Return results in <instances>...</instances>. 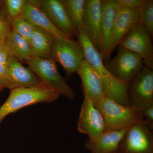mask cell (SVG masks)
Returning a JSON list of instances; mask_svg holds the SVG:
<instances>
[{"label": "cell", "instance_id": "cell-1", "mask_svg": "<svg viewBox=\"0 0 153 153\" xmlns=\"http://www.w3.org/2000/svg\"><path fill=\"white\" fill-rule=\"evenodd\" d=\"M77 41L84 51L85 60L95 70L107 96L120 104L130 106L128 98L129 83L122 82L114 76L103 63L100 53L82 27L77 29Z\"/></svg>", "mask_w": 153, "mask_h": 153}, {"label": "cell", "instance_id": "cell-2", "mask_svg": "<svg viewBox=\"0 0 153 153\" xmlns=\"http://www.w3.org/2000/svg\"><path fill=\"white\" fill-rule=\"evenodd\" d=\"M60 95L43 82L31 88H18L11 90L8 98L0 107V123L6 116L25 107L57 100Z\"/></svg>", "mask_w": 153, "mask_h": 153}, {"label": "cell", "instance_id": "cell-3", "mask_svg": "<svg viewBox=\"0 0 153 153\" xmlns=\"http://www.w3.org/2000/svg\"><path fill=\"white\" fill-rule=\"evenodd\" d=\"M94 104L103 116L105 131L127 129L143 120L142 114L137 110L131 106L120 104L107 96Z\"/></svg>", "mask_w": 153, "mask_h": 153}, {"label": "cell", "instance_id": "cell-4", "mask_svg": "<svg viewBox=\"0 0 153 153\" xmlns=\"http://www.w3.org/2000/svg\"><path fill=\"white\" fill-rule=\"evenodd\" d=\"M26 63L28 68L41 82L57 91L60 95L70 100L75 99L76 94L59 73L54 59L33 57Z\"/></svg>", "mask_w": 153, "mask_h": 153}, {"label": "cell", "instance_id": "cell-5", "mask_svg": "<svg viewBox=\"0 0 153 153\" xmlns=\"http://www.w3.org/2000/svg\"><path fill=\"white\" fill-rule=\"evenodd\" d=\"M52 58L60 63L67 78L76 73L85 59L83 49L79 41L69 38H55Z\"/></svg>", "mask_w": 153, "mask_h": 153}, {"label": "cell", "instance_id": "cell-6", "mask_svg": "<svg viewBox=\"0 0 153 153\" xmlns=\"http://www.w3.org/2000/svg\"><path fill=\"white\" fill-rule=\"evenodd\" d=\"M127 94L130 106L143 114L153 103V69L144 66L129 83Z\"/></svg>", "mask_w": 153, "mask_h": 153}, {"label": "cell", "instance_id": "cell-7", "mask_svg": "<svg viewBox=\"0 0 153 153\" xmlns=\"http://www.w3.org/2000/svg\"><path fill=\"white\" fill-rule=\"evenodd\" d=\"M152 38L147 29L138 22L117 46L134 52L141 57L144 66L153 69Z\"/></svg>", "mask_w": 153, "mask_h": 153}, {"label": "cell", "instance_id": "cell-8", "mask_svg": "<svg viewBox=\"0 0 153 153\" xmlns=\"http://www.w3.org/2000/svg\"><path fill=\"white\" fill-rule=\"evenodd\" d=\"M105 65L114 76L125 83H129L144 66L138 55L120 47H118L114 58L105 62Z\"/></svg>", "mask_w": 153, "mask_h": 153}, {"label": "cell", "instance_id": "cell-9", "mask_svg": "<svg viewBox=\"0 0 153 153\" xmlns=\"http://www.w3.org/2000/svg\"><path fill=\"white\" fill-rule=\"evenodd\" d=\"M117 152L119 153H153V134L143 120L127 130Z\"/></svg>", "mask_w": 153, "mask_h": 153}, {"label": "cell", "instance_id": "cell-10", "mask_svg": "<svg viewBox=\"0 0 153 153\" xmlns=\"http://www.w3.org/2000/svg\"><path fill=\"white\" fill-rule=\"evenodd\" d=\"M79 132L87 135L89 140H98L105 130L104 119L99 110L89 99L84 97L77 126Z\"/></svg>", "mask_w": 153, "mask_h": 153}, {"label": "cell", "instance_id": "cell-11", "mask_svg": "<svg viewBox=\"0 0 153 153\" xmlns=\"http://www.w3.org/2000/svg\"><path fill=\"white\" fill-rule=\"evenodd\" d=\"M31 1L41 10L55 27L61 33L71 39L77 37V30L68 18L62 0H40Z\"/></svg>", "mask_w": 153, "mask_h": 153}, {"label": "cell", "instance_id": "cell-12", "mask_svg": "<svg viewBox=\"0 0 153 153\" xmlns=\"http://www.w3.org/2000/svg\"><path fill=\"white\" fill-rule=\"evenodd\" d=\"M102 18L100 53L103 61L110 57V48L115 19L119 7L114 0H101Z\"/></svg>", "mask_w": 153, "mask_h": 153}, {"label": "cell", "instance_id": "cell-13", "mask_svg": "<svg viewBox=\"0 0 153 153\" xmlns=\"http://www.w3.org/2000/svg\"><path fill=\"white\" fill-rule=\"evenodd\" d=\"M76 73L82 81L84 97L89 99L95 104L106 96L98 75L85 59L82 60Z\"/></svg>", "mask_w": 153, "mask_h": 153}, {"label": "cell", "instance_id": "cell-14", "mask_svg": "<svg viewBox=\"0 0 153 153\" xmlns=\"http://www.w3.org/2000/svg\"><path fill=\"white\" fill-rule=\"evenodd\" d=\"M101 18V0H85L82 28L99 52L100 47Z\"/></svg>", "mask_w": 153, "mask_h": 153}, {"label": "cell", "instance_id": "cell-15", "mask_svg": "<svg viewBox=\"0 0 153 153\" xmlns=\"http://www.w3.org/2000/svg\"><path fill=\"white\" fill-rule=\"evenodd\" d=\"M138 22L137 10L119 8L116 16L111 44L110 53L112 54L120 41Z\"/></svg>", "mask_w": 153, "mask_h": 153}, {"label": "cell", "instance_id": "cell-16", "mask_svg": "<svg viewBox=\"0 0 153 153\" xmlns=\"http://www.w3.org/2000/svg\"><path fill=\"white\" fill-rule=\"evenodd\" d=\"M7 66L9 89L11 90L18 88L34 87L41 82L29 68L13 57H10Z\"/></svg>", "mask_w": 153, "mask_h": 153}, {"label": "cell", "instance_id": "cell-17", "mask_svg": "<svg viewBox=\"0 0 153 153\" xmlns=\"http://www.w3.org/2000/svg\"><path fill=\"white\" fill-rule=\"evenodd\" d=\"M22 16L33 27L46 30L55 38H69L55 27L46 15L31 1H26Z\"/></svg>", "mask_w": 153, "mask_h": 153}, {"label": "cell", "instance_id": "cell-18", "mask_svg": "<svg viewBox=\"0 0 153 153\" xmlns=\"http://www.w3.org/2000/svg\"><path fill=\"white\" fill-rule=\"evenodd\" d=\"M55 37L41 28L33 27L30 42L33 57L44 59L52 58V48Z\"/></svg>", "mask_w": 153, "mask_h": 153}, {"label": "cell", "instance_id": "cell-19", "mask_svg": "<svg viewBox=\"0 0 153 153\" xmlns=\"http://www.w3.org/2000/svg\"><path fill=\"white\" fill-rule=\"evenodd\" d=\"M128 129L105 131L98 140L91 142L88 140L84 143V146L91 153L114 152L117 151L120 143Z\"/></svg>", "mask_w": 153, "mask_h": 153}, {"label": "cell", "instance_id": "cell-20", "mask_svg": "<svg viewBox=\"0 0 153 153\" xmlns=\"http://www.w3.org/2000/svg\"><path fill=\"white\" fill-rule=\"evenodd\" d=\"M4 44L10 56L20 62H26L33 57L29 42L12 30L8 35Z\"/></svg>", "mask_w": 153, "mask_h": 153}, {"label": "cell", "instance_id": "cell-21", "mask_svg": "<svg viewBox=\"0 0 153 153\" xmlns=\"http://www.w3.org/2000/svg\"><path fill=\"white\" fill-rule=\"evenodd\" d=\"M68 18L74 28H83L85 0H62Z\"/></svg>", "mask_w": 153, "mask_h": 153}, {"label": "cell", "instance_id": "cell-22", "mask_svg": "<svg viewBox=\"0 0 153 153\" xmlns=\"http://www.w3.org/2000/svg\"><path fill=\"white\" fill-rule=\"evenodd\" d=\"M138 22L146 28L153 37V1L144 0L138 10Z\"/></svg>", "mask_w": 153, "mask_h": 153}, {"label": "cell", "instance_id": "cell-23", "mask_svg": "<svg viewBox=\"0 0 153 153\" xmlns=\"http://www.w3.org/2000/svg\"><path fill=\"white\" fill-rule=\"evenodd\" d=\"M12 31L29 42L33 33V26L22 16L17 17L11 22Z\"/></svg>", "mask_w": 153, "mask_h": 153}, {"label": "cell", "instance_id": "cell-24", "mask_svg": "<svg viewBox=\"0 0 153 153\" xmlns=\"http://www.w3.org/2000/svg\"><path fill=\"white\" fill-rule=\"evenodd\" d=\"M26 1L25 0H5L3 1L4 11L11 22L22 16Z\"/></svg>", "mask_w": 153, "mask_h": 153}, {"label": "cell", "instance_id": "cell-25", "mask_svg": "<svg viewBox=\"0 0 153 153\" xmlns=\"http://www.w3.org/2000/svg\"><path fill=\"white\" fill-rule=\"evenodd\" d=\"M12 30L10 20L4 9L0 8V44L4 43L8 35Z\"/></svg>", "mask_w": 153, "mask_h": 153}, {"label": "cell", "instance_id": "cell-26", "mask_svg": "<svg viewBox=\"0 0 153 153\" xmlns=\"http://www.w3.org/2000/svg\"><path fill=\"white\" fill-rule=\"evenodd\" d=\"M119 7L138 10L140 8L144 0H114Z\"/></svg>", "mask_w": 153, "mask_h": 153}, {"label": "cell", "instance_id": "cell-27", "mask_svg": "<svg viewBox=\"0 0 153 153\" xmlns=\"http://www.w3.org/2000/svg\"><path fill=\"white\" fill-rule=\"evenodd\" d=\"M143 119L145 123L152 130L153 129V103L149 105L143 112Z\"/></svg>", "mask_w": 153, "mask_h": 153}, {"label": "cell", "instance_id": "cell-28", "mask_svg": "<svg viewBox=\"0 0 153 153\" xmlns=\"http://www.w3.org/2000/svg\"><path fill=\"white\" fill-rule=\"evenodd\" d=\"M0 84L2 85L4 88H10L7 64H0Z\"/></svg>", "mask_w": 153, "mask_h": 153}, {"label": "cell", "instance_id": "cell-29", "mask_svg": "<svg viewBox=\"0 0 153 153\" xmlns=\"http://www.w3.org/2000/svg\"><path fill=\"white\" fill-rule=\"evenodd\" d=\"M10 57L4 44H0V64L7 65Z\"/></svg>", "mask_w": 153, "mask_h": 153}, {"label": "cell", "instance_id": "cell-30", "mask_svg": "<svg viewBox=\"0 0 153 153\" xmlns=\"http://www.w3.org/2000/svg\"><path fill=\"white\" fill-rule=\"evenodd\" d=\"M4 88L2 85L0 84V93H1V91H2L3 89H4Z\"/></svg>", "mask_w": 153, "mask_h": 153}, {"label": "cell", "instance_id": "cell-31", "mask_svg": "<svg viewBox=\"0 0 153 153\" xmlns=\"http://www.w3.org/2000/svg\"><path fill=\"white\" fill-rule=\"evenodd\" d=\"M112 153H119L118 152H113Z\"/></svg>", "mask_w": 153, "mask_h": 153}]
</instances>
